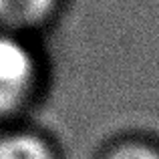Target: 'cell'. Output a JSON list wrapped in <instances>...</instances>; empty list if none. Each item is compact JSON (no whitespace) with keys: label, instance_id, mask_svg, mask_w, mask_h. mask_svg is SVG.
Segmentation results:
<instances>
[{"label":"cell","instance_id":"cell-1","mask_svg":"<svg viewBox=\"0 0 159 159\" xmlns=\"http://www.w3.org/2000/svg\"><path fill=\"white\" fill-rule=\"evenodd\" d=\"M39 77L40 66L30 47L12 32H0V115L26 105Z\"/></svg>","mask_w":159,"mask_h":159},{"label":"cell","instance_id":"cell-2","mask_svg":"<svg viewBox=\"0 0 159 159\" xmlns=\"http://www.w3.org/2000/svg\"><path fill=\"white\" fill-rule=\"evenodd\" d=\"M61 0H0V24L8 30L34 28L52 18Z\"/></svg>","mask_w":159,"mask_h":159},{"label":"cell","instance_id":"cell-3","mask_svg":"<svg viewBox=\"0 0 159 159\" xmlns=\"http://www.w3.org/2000/svg\"><path fill=\"white\" fill-rule=\"evenodd\" d=\"M0 159H58V153L40 133L12 131L0 137Z\"/></svg>","mask_w":159,"mask_h":159},{"label":"cell","instance_id":"cell-4","mask_svg":"<svg viewBox=\"0 0 159 159\" xmlns=\"http://www.w3.org/2000/svg\"><path fill=\"white\" fill-rule=\"evenodd\" d=\"M99 159H159V141L145 135H121L105 145Z\"/></svg>","mask_w":159,"mask_h":159}]
</instances>
